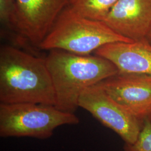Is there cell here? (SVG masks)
Returning a JSON list of instances; mask_svg holds the SVG:
<instances>
[{"mask_svg": "<svg viewBox=\"0 0 151 151\" xmlns=\"http://www.w3.org/2000/svg\"><path fill=\"white\" fill-rule=\"evenodd\" d=\"M0 103L55 105L54 85L45 58L10 45L0 49Z\"/></svg>", "mask_w": 151, "mask_h": 151, "instance_id": "obj_1", "label": "cell"}, {"mask_svg": "<svg viewBox=\"0 0 151 151\" xmlns=\"http://www.w3.org/2000/svg\"><path fill=\"white\" fill-rule=\"evenodd\" d=\"M45 58L55 93V106L75 113L82 92L118 73L109 60L96 55H80L51 50Z\"/></svg>", "mask_w": 151, "mask_h": 151, "instance_id": "obj_2", "label": "cell"}, {"mask_svg": "<svg viewBox=\"0 0 151 151\" xmlns=\"http://www.w3.org/2000/svg\"><path fill=\"white\" fill-rule=\"evenodd\" d=\"M132 40L115 32L104 22L81 17L67 6L58 16L39 48L90 55L106 44Z\"/></svg>", "mask_w": 151, "mask_h": 151, "instance_id": "obj_3", "label": "cell"}, {"mask_svg": "<svg viewBox=\"0 0 151 151\" xmlns=\"http://www.w3.org/2000/svg\"><path fill=\"white\" fill-rule=\"evenodd\" d=\"M79 123L75 113L63 111L54 105L0 103V136L2 138L48 139L58 127Z\"/></svg>", "mask_w": 151, "mask_h": 151, "instance_id": "obj_4", "label": "cell"}, {"mask_svg": "<svg viewBox=\"0 0 151 151\" xmlns=\"http://www.w3.org/2000/svg\"><path fill=\"white\" fill-rule=\"evenodd\" d=\"M78 107L86 110L104 126L112 130L125 143H133L137 140L144 123L115 101L97 84L82 92Z\"/></svg>", "mask_w": 151, "mask_h": 151, "instance_id": "obj_5", "label": "cell"}, {"mask_svg": "<svg viewBox=\"0 0 151 151\" xmlns=\"http://www.w3.org/2000/svg\"><path fill=\"white\" fill-rule=\"evenodd\" d=\"M115 101L142 122L151 115V76L120 73L97 83Z\"/></svg>", "mask_w": 151, "mask_h": 151, "instance_id": "obj_6", "label": "cell"}, {"mask_svg": "<svg viewBox=\"0 0 151 151\" xmlns=\"http://www.w3.org/2000/svg\"><path fill=\"white\" fill-rule=\"evenodd\" d=\"M70 0H16L15 28L32 44L42 42Z\"/></svg>", "mask_w": 151, "mask_h": 151, "instance_id": "obj_7", "label": "cell"}, {"mask_svg": "<svg viewBox=\"0 0 151 151\" xmlns=\"http://www.w3.org/2000/svg\"><path fill=\"white\" fill-rule=\"evenodd\" d=\"M104 22L132 41L146 38L151 29V0H118Z\"/></svg>", "mask_w": 151, "mask_h": 151, "instance_id": "obj_8", "label": "cell"}, {"mask_svg": "<svg viewBox=\"0 0 151 151\" xmlns=\"http://www.w3.org/2000/svg\"><path fill=\"white\" fill-rule=\"evenodd\" d=\"M95 53L112 62L118 73L151 76V43L147 38L108 44Z\"/></svg>", "mask_w": 151, "mask_h": 151, "instance_id": "obj_9", "label": "cell"}, {"mask_svg": "<svg viewBox=\"0 0 151 151\" xmlns=\"http://www.w3.org/2000/svg\"><path fill=\"white\" fill-rule=\"evenodd\" d=\"M118 0H70L68 7L78 15L104 22Z\"/></svg>", "mask_w": 151, "mask_h": 151, "instance_id": "obj_10", "label": "cell"}, {"mask_svg": "<svg viewBox=\"0 0 151 151\" xmlns=\"http://www.w3.org/2000/svg\"><path fill=\"white\" fill-rule=\"evenodd\" d=\"M123 151H151V122L145 120L137 140L133 143H125Z\"/></svg>", "mask_w": 151, "mask_h": 151, "instance_id": "obj_11", "label": "cell"}, {"mask_svg": "<svg viewBox=\"0 0 151 151\" xmlns=\"http://www.w3.org/2000/svg\"><path fill=\"white\" fill-rule=\"evenodd\" d=\"M16 0H0V20L2 25L15 28Z\"/></svg>", "mask_w": 151, "mask_h": 151, "instance_id": "obj_12", "label": "cell"}, {"mask_svg": "<svg viewBox=\"0 0 151 151\" xmlns=\"http://www.w3.org/2000/svg\"><path fill=\"white\" fill-rule=\"evenodd\" d=\"M147 39L148 40V41L150 42L151 43V30H150V32L148 33V35H147Z\"/></svg>", "mask_w": 151, "mask_h": 151, "instance_id": "obj_13", "label": "cell"}, {"mask_svg": "<svg viewBox=\"0 0 151 151\" xmlns=\"http://www.w3.org/2000/svg\"><path fill=\"white\" fill-rule=\"evenodd\" d=\"M148 119V120H150V121L151 122V115H150V116L148 118V119Z\"/></svg>", "mask_w": 151, "mask_h": 151, "instance_id": "obj_14", "label": "cell"}]
</instances>
